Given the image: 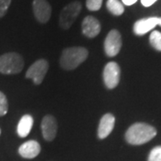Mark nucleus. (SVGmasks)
<instances>
[{
	"label": "nucleus",
	"mask_w": 161,
	"mask_h": 161,
	"mask_svg": "<svg viewBox=\"0 0 161 161\" xmlns=\"http://www.w3.org/2000/svg\"><path fill=\"white\" fill-rule=\"evenodd\" d=\"M157 134V130L145 123H135L128 128L125 140L132 145H142L151 141Z\"/></svg>",
	"instance_id": "1"
},
{
	"label": "nucleus",
	"mask_w": 161,
	"mask_h": 161,
	"mask_svg": "<svg viewBox=\"0 0 161 161\" xmlns=\"http://www.w3.org/2000/svg\"><path fill=\"white\" fill-rule=\"evenodd\" d=\"M88 55V50L82 47L64 48L60 58V65L64 70H74L86 60Z\"/></svg>",
	"instance_id": "2"
},
{
	"label": "nucleus",
	"mask_w": 161,
	"mask_h": 161,
	"mask_svg": "<svg viewBox=\"0 0 161 161\" xmlns=\"http://www.w3.org/2000/svg\"><path fill=\"white\" fill-rule=\"evenodd\" d=\"M24 66V61L21 55L9 52L0 56V73L4 75H16L21 73Z\"/></svg>",
	"instance_id": "3"
},
{
	"label": "nucleus",
	"mask_w": 161,
	"mask_h": 161,
	"mask_svg": "<svg viewBox=\"0 0 161 161\" xmlns=\"http://www.w3.org/2000/svg\"><path fill=\"white\" fill-rule=\"evenodd\" d=\"M81 11V4L79 1H75L68 4L63 8L59 15V25L63 30H68L75 23L76 18Z\"/></svg>",
	"instance_id": "4"
},
{
	"label": "nucleus",
	"mask_w": 161,
	"mask_h": 161,
	"mask_svg": "<svg viewBox=\"0 0 161 161\" xmlns=\"http://www.w3.org/2000/svg\"><path fill=\"white\" fill-rule=\"evenodd\" d=\"M122 47V37L117 30H111L104 42V49L108 57H115Z\"/></svg>",
	"instance_id": "5"
},
{
	"label": "nucleus",
	"mask_w": 161,
	"mask_h": 161,
	"mask_svg": "<svg viewBox=\"0 0 161 161\" xmlns=\"http://www.w3.org/2000/svg\"><path fill=\"white\" fill-rule=\"evenodd\" d=\"M48 70V63L45 59H39L29 67L26 72V78L32 79L35 84H40L44 80Z\"/></svg>",
	"instance_id": "6"
},
{
	"label": "nucleus",
	"mask_w": 161,
	"mask_h": 161,
	"mask_svg": "<svg viewBox=\"0 0 161 161\" xmlns=\"http://www.w3.org/2000/svg\"><path fill=\"white\" fill-rule=\"evenodd\" d=\"M104 83L108 89H114L120 80V67L115 62H109L106 64L103 71Z\"/></svg>",
	"instance_id": "7"
},
{
	"label": "nucleus",
	"mask_w": 161,
	"mask_h": 161,
	"mask_svg": "<svg viewBox=\"0 0 161 161\" xmlns=\"http://www.w3.org/2000/svg\"><path fill=\"white\" fill-rule=\"evenodd\" d=\"M32 9L36 20L40 23H46L51 16V6L47 0H33Z\"/></svg>",
	"instance_id": "8"
},
{
	"label": "nucleus",
	"mask_w": 161,
	"mask_h": 161,
	"mask_svg": "<svg viewBox=\"0 0 161 161\" xmlns=\"http://www.w3.org/2000/svg\"><path fill=\"white\" fill-rule=\"evenodd\" d=\"M41 131L44 139L47 142H52L57 136L58 123L56 118L51 115H45L41 122Z\"/></svg>",
	"instance_id": "9"
},
{
	"label": "nucleus",
	"mask_w": 161,
	"mask_h": 161,
	"mask_svg": "<svg viewBox=\"0 0 161 161\" xmlns=\"http://www.w3.org/2000/svg\"><path fill=\"white\" fill-rule=\"evenodd\" d=\"M82 33L88 38H95L101 31V25L97 18L93 16H86L81 23Z\"/></svg>",
	"instance_id": "10"
},
{
	"label": "nucleus",
	"mask_w": 161,
	"mask_h": 161,
	"mask_svg": "<svg viewBox=\"0 0 161 161\" xmlns=\"http://www.w3.org/2000/svg\"><path fill=\"white\" fill-rule=\"evenodd\" d=\"M115 118L112 114L104 115L99 121L98 128V137L101 140L107 138L112 132L115 126Z\"/></svg>",
	"instance_id": "11"
},
{
	"label": "nucleus",
	"mask_w": 161,
	"mask_h": 161,
	"mask_svg": "<svg viewBox=\"0 0 161 161\" xmlns=\"http://www.w3.org/2000/svg\"><path fill=\"white\" fill-rule=\"evenodd\" d=\"M158 25V17L143 18L136 21L133 25V32L138 36H142L153 30Z\"/></svg>",
	"instance_id": "12"
},
{
	"label": "nucleus",
	"mask_w": 161,
	"mask_h": 161,
	"mask_svg": "<svg viewBox=\"0 0 161 161\" xmlns=\"http://www.w3.org/2000/svg\"><path fill=\"white\" fill-rule=\"evenodd\" d=\"M18 152L24 158H34L40 154V145L36 141H28L19 147Z\"/></svg>",
	"instance_id": "13"
},
{
	"label": "nucleus",
	"mask_w": 161,
	"mask_h": 161,
	"mask_svg": "<svg viewBox=\"0 0 161 161\" xmlns=\"http://www.w3.org/2000/svg\"><path fill=\"white\" fill-rule=\"evenodd\" d=\"M33 125V118L30 115H24L20 119L17 125V134L21 138H25L29 135Z\"/></svg>",
	"instance_id": "14"
},
{
	"label": "nucleus",
	"mask_w": 161,
	"mask_h": 161,
	"mask_svg": "<svg viewBox=\"0 0 161 161\" xmlns=\"http://www.w3.org/2000/svg\"><path fill=\"white\" fill-rule=\"evenodd\" d=\"M107 8L113 15H115V16H119L121 14H123L125 12L124 6L119 0H108Z\"/></svg>",
	"instance_id": "15"
},
{
	"label": "nucleus",
	"mask_w": 161,
	"mask_h": 161,
	"mask_svg": "<svg viewBox=\"0 0 161 161\" xmlns=\"http://www.w3.org/2000/svg\"><path fill=\"white\" fill-rule=\"evenodd\" d=\"M150 43L158 51H161V32L153 31L150 36Z\"/></svg>",
	"instance_id": "16"
},
{
	"label": "nucleus",
	"mask_w": 161,
	"mask_h": 161,
	"mask_svg": "<svg viewBox=\"0 0 161 161\" xmlns=\"http://www.w3.org/2000/svg\"><path fill=\"white\" fill-rule=\"evenodd\" d=\"M8 112V102L6 95L0 92V116L6 115Z\"/></svg>",
	"instance_id": "17"
},
{
	"label": "nucleus",
	"mask_w": 161,
	"mask_h": 161,
	"mask_svg": "<svg viewBox=\"0 0 161 161\" xmlns=\"http://www.w3.org/2000/svg\"><path fill=\"white\" fill-rule=\"evenodd\" d=\"M148 161H161V146H157L151 150Z\"/></svg>",
	"instance_id": "18"
},
{
	"label": "nucleus",
	"mask_w": 161,
	"mask_h": 161,
	"mask_svg": "<svg viewBox=\"0 0 161 161\" xmlns=\"http://www.w3.org/2000/svg\"><path fill=\"white\" fill-rule=\"evenodd\" d=\"M103 0H86V6L90 11H98L102 6Z\"/></svg>",
	"instance_id": "19"
},
{
	"label": "nucleus",
	"mask_w": 161,
	"mask_h": 161,
	"mask_svg": "<svg viewBox=\"0 0 161 161\" xmlns=\"http://www.w3.org/2000/svg\"><path fill=\"white\" fill-rule=\"evenodd\" d=\"M12 0H0V18L3 17L11 5Z\"/></svg>",
	"instance_id": "20"
},
{
	"label": "nucleus",
	"mask_w": 161,
	"mask_h": 161,
	"mask_svg": "<svg viewBox=\"0 0 161 161\" xmlns=\"http://www.w3.org/2000/svg\"><path fill=\"white\" fill-rule=\"evenodd\" d=\"M158 0H141L142 5L145 7H149V6H152L153 4H155Z\"/></svg>",
	"instance_id": "21"
},
{
	"label": "nucleus",
	"mask_w": 161,
	"mask_h": 161,
	"mask_svg": "<svg viewBox=\"0 0 161 161\" xmlns=\"http://www.w3.org/2000/svg\"><path fill=\"white\" fill-rule=\"evenodd\" d=\"M138 0H122V2L125 5V6H132L133 4H135Z\"/></svg>",
	"instance_id": "22"
},
{
	"label": "nucleus",
	"mask_w": 161,
	"mask_h": 161,
	"mask_svg": "<svg viewBox=\"0 0 161 161\" xmlns=\"http://www.w3.org/2000/svg\"><path fill=\"white\" fill-rule=\"evenodd\" d=\"M158 25L161 26V17H158Z\"/></svg>",
	"instance_id": "23"
},
{
	"label": "nucleus",
	"mask_w": 161,
	"mask_h": 161,
	"mask_svg": "<svg viewBox=\"0 0 161 161\" xmlns=\"http://www.w3.org/2000/svg\"><path fill=\"white\" fill-rule=\"evenodd\" d=\"M0 134H1V129H0Z\"/></svg>",
	"instance_id": "24"
}]
</instances>
